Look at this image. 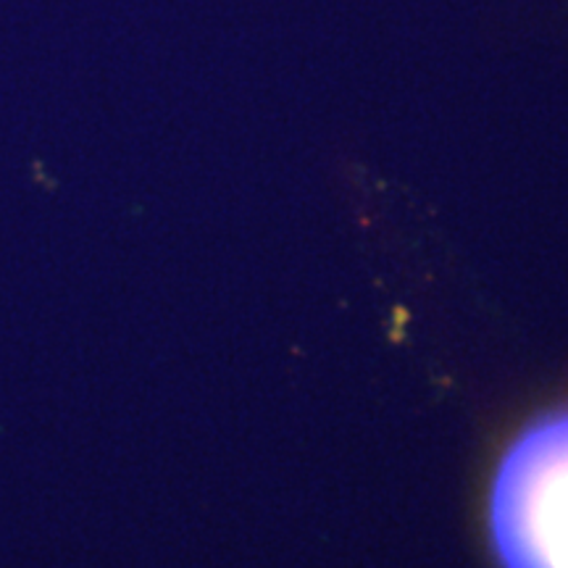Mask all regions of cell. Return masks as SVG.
Here are the masks:
<instances>
[{
	"label": "cell",
	"instance_id": "obj_1",
	"mask_svg": "<svg viewBox=\"0 0 568 568\" xmlns=\"http://www.w3.org/2000/svg\"><path fill=\"white\" fill-rule=\"evenodd\" d=\"M489 531L503 568H568V408L537 418L506 450Z\"/></svg>",
	"mask_w": 568,
	"mask_h": 568
}]
</instances>
